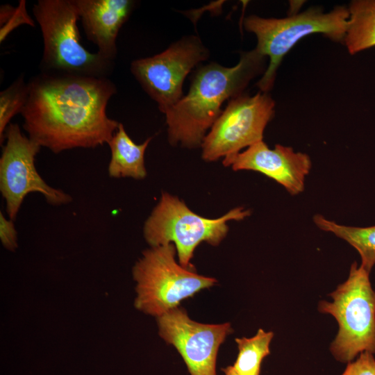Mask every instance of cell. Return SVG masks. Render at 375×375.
<instances>
[{
    "mask_svg": "<svg viewBox=\"0 0 375 375\" xmlns=\"http://www.w3.org/2000/svg\"><path fill=\"white\" fill-rule=\"evenodd\" d=\"M0 158V191L9 219H15L23 200L31 192L42 194L53 206L72 201L69 194L49 185L38 174L35 160L41 147L24 135L17 124L8 126Z\"/></svg>",
    "mask_w": 375,
    "mask_h": 375,
    "instance_id": "10",
    "label": "cell"
},
{
    "mask_svg": "<svg viewBox=\"0 0 375 375\" xmlns=\"http://www.w3.org/2000/svg\"><path fill=\"white\" fill-rule=\"evenodd\" d=\"M235 171L260 172L282 185L292 195L302 192L311 168L310 157L292 147L276 144L271 149L262 140L239 153L227 164Z\"/></svg>",
    "mask_w": 375,
    "mask_h": 375,
    "instance_id": "12",
    "label": "cell"
},
{
    "mask_svg": "<svg viewBox=\"0 0 375 375\" xmlns=\"http://www.w3.org/2000/svg\"><path fill=\"white\" fill-rule=\"evenodd\" d=\"M152 138L150 137L142 144H137L127 134L123 124L119 123L108 143L111 151L108 175L112 178H144L147 175L144 153Z\"/></svg>",
    "mask_w": 375,
    "mask_h": 375,
    "instance_id": "14",
    "label": "cell"
},
{
    "mask_svg": "<svg viewBox=\"0 0 375 375\" xmlns=\"http://www.w3.org/2000/svg\"><path fill=\"white\" fill-rule=\"evenodd\" d=\"M0 240L1 244L8 251H15L17 248V235L13 221L7 219L0 212Z\"/></svg>",
    "mask_w": 375,
    "mask_h": 375,
    "instance_id": "21",
    "label": "cell"
},
{
    "mask_svg": "<svg viewBox=\"0 0 375 375\" xmlns=\"http://www.w3.org/2000/svg\"><path fill=\"white\" fill-rule=\"evenodd\" d=\"M273 336L272 331L259 328L252 338H236L239 353L233 365L234 369L243 375H260L261 362L270 353Z\"/></svg>",
    "mask_w": 375,
    "mask_h": 375,
    "instance_id": "17",
    "label": "cell"
},
{
    "mask_svg": "<svg viewBox=\"0 0 375 375\" xmlns=\"http://www.w3.org/2000/svg\"><path fill=\"white\" fill-rule=\"evenodd\" d=\"M21 115L29 138L54 153L108 144L119 122L106 112L117 92L106 77L41 72L28 82Z\"/></svg>",
    "mask_w": 375,
    "mask_h": 375,
    "instance_id": "1",
    "label": "cell"
},
{
    "mask_svg": "<svg viewBox=\"0 0 375 375\" xmlns=\"http://www.w3.org/2000/svg\"><path fill=\"white\" fill-rule=\"evenodd\" d=\"M0 41L2 42L8 34L18 26L22 24L34 26V22L29 17L26 9V1H20L17 7H12L9 4L1 6L0 12Z\"/></svg>",
    "mask_w": 375,
    "mask_h": 375,
    "instance_id": "19",
    "label": "cell"
},
{
    "mask_svg": "<svg viewBox=\"0 0 375 375\" xmlns=\"http://www.w3.org/2000/svg\"><path fill=\"white\" fill-rule=\"evenodd\" d=\"M265 58L254 49L242 53L233 67L210 62L197 69L188 93L165 114L169 143L201 147L222 104L242 94L250 81L264 71Z\"/></svg>",
    "mask_w": 375,
    "mask_h": 375,
    "instance_id": "2",
    "label": "cell"
},
{
    "mask_svg": "<svg viewBox=\"0 0 375 375\" xmlns=\"http://www.w3.org/2000/svg\"><path fill=\"white\" fill-rule=\"evenodd\" d=\"M33 13L43 40L42 72L108 78L114 62L82 45L74 0H38Z\"/></svg>",
    "mask_w": 375,
    "mask_h": 375,
    "instance_id": "3",
    "label": "cell"
},
{
    "mask_svg": "<svg viewBox=\"0 0 375 375\" xmlns=\"http://www.w3.org/2000/svg\"><path fill=\"white\" fill-rule=\"evenodd\" d=\"M87 38L97 53L114 62L118 33L134 9L132 0H74Z\"/></svg>",
    "mask_w": 375,
    "mask_h": 375,
    "instance_id": "13",
    "label": "cell"
},
{
    "mask_svg": "<svg viewBox=\"0 0 375 375\" xmlns=\"http://www.w3.org/2000/svg\"><path fill=\"white\" fill-rule=\"evenodd\" d=\"M158 333L183 358L191 375H216L217 351L233 329L230 323L206 324L176 308L157 317Z\"/></svg>",
    "mask_w": 375,
    "mask_h": 375,
    "instance_id": "11",
    "label": "cell"
},
{
    "mask_svg": "<svg viewBox=\"0 0 375 375\" xmlns=\"http://www.w3.org/2000/svg\"><path fill=\"white\" fill-rule=\"evenodd\" d=\"M176 252L173 243L151 247L135 264L132 271L137 293L134 305L138 310L158 317L215 283L214 278L178 264Z\"/></svg>",
    "mask_w": 375,
    "mask_h": 375,
    "instance_id": "5",
    "label": "cell"
},
{
    "mask_svg": "<svg viewBox=\"0 0 375 375\" xmlns=\"http://www.w3.org/2000/svg\"><path fill=\"white\" fill-rule=\"evenodd\" d=\"M224 375H243L237 372L233 366H228L226 368L223 369Z\"/></svg>",
    "mask_w": 375,
    "mask_h": 375,
    "instance_id": "22",
    "label": "cell"
},
{
    "mask_svg": "<svg viewBox=\"0 0 375 375\" xmlns=\"http://www.w3.org/2000/svg\"><path fill=\"white\" fill-rule=\"evenodd\" d=\"M29 92L28 83L24 76H19L10 85L0 92V143L4 142L5 131L11 119L22 112Z\"/></svg>",
    "mask_w": 375,
    "mask_h": 375,
    "instance_id": "18",
    "label": "cell"
},
{
    "mask_svg": "<svg viewBox=\"0 0 375 375\" xmlns=\"http://www.w3.org/2000/svg\"><path fill=\"white\" fill-rule=\"evenodd\" d=\"M367 272L354 262L348 278L329 294L332 302L321 301L318 309L330 314L339 325L331 351L340 362H351L358 353H375V291Z\"/></svg>",
    "mask_w": 375,
    "mask_h": 375,
    "instance_id": "7",
    "label": "cell"
},
{
    "mask_svg": "<svg viewBox=\"0 0 375 375\" xmlns=\"http://www.w3.org/2000/svg\"><path fill=\"white\" fill-rule=\"evenodd\" d=\"M344 43L351 54L375 46V1H352Z\"/></svg>",
    "mask_w": 375,
    "mask_h": 375,
    "instance_id": "15",
    "label": "cell"
},
{
    "mask_svg": "<svg viewBox=\"0 0 375 375\" xmlns=\"http://www.w3.org/2000/svg\"><path fill=\"white\" fill-rule=\"evenodd\" d=\"M209 51L198 36H184L162 52L151 57L135 59L131 72L144 92L165 114L184 96L186 76L206 60Z\"/></svg>",
    "mask_w": 375,
    "mask_h": 375,
    "instance_id": "9",
    "label": "cell"
},
{
    "mask_svg": "<svg viewBox=\"0 0 375 375\" xmlns=\"http://www.w3.org/2000/svg\"><path fill=\"white\" fill-rule=\"evenodd\" d=\"M249 215V210L240 207L217 219L205 218L192 212L176 197L162 192L144 223L143 233L151 247L173 243L179 264L192 269L190 262L201 242L219 244L228 233V222L240 221Z\"/></svg>",
    "mask_w": 375,
    "mask_h": 375,
    "instance_id": "6",
    "label": "cell"
},
{
    "mask_svg": "<svg viewBox=\"0 0 375 375\" xmlns=\"http://www.w3.org/2000/svg\"><path fill=\"white\" fill-rule=\"evenodd\" d=\"M342 375H375V358L373 353L365 351L353 362H349Z\"/></svg>",
    "mask_w": 375,
    "mask_h": 375,
    "instance_id": "20",
    "label": "cell"
},
{
    "mask_svg": "<svg viewBox=\"0 0 375 375\" xmlns=\"http://www.w3.org/2000/svg\"><path fill=\"white\" fill-rule=\"evenodd\" d=\"M349 12L337 6L329 12L311 8L285 18H263L250 15L244 19V27L257 38L255 49L269 62L257 83L260 92H268L273 87L277 69L285 55L303 38L322 33L335 42H344L348 28Z\"/></svg>",
    "mask_w": 375,
    "mask_h": 375,
    "instance_id": "4",
    "label": "cell"
},
{
    "mask_svg": "<svg viewBox=\"0 0 375 375\" xmlns=\"http://www.w3.org/2000/svg\"><path fill=\"white\" fill-rule=\"evenodd\" d=\"M274 106L268 92L260 91L230 99L202 142L203 159L215 161L224 157L226 166L241 149L262 141Z\"/></svg>",
    "mask_w": 375,
    "mask_h": 375,
    "instance_id": "8",
    "label": "cell"
},
{
    "mask_svg": "<svg viewBox=\"0 0 375 375\" xmlns=\"http://www.w3.org/2000/svg\"><path fill=\"white\" fill-rule=\"evenodd\" d=\"M313 221L320 229L333 233L354 247L360 256V265L370 273L375 265V225L368 227L344 226L322 215H315Z\"/></svg>",
    "mask_w": 375,
    "mask_h": 375,
    "instance_id": "16",
    "label": "cell"
}]
</instances>
